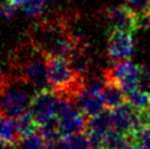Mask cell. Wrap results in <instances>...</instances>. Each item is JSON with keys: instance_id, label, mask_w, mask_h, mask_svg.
Segmentation results:
<instances>
[{"instance_id": "ac0fdd59", "label": "cell", "mask_w": 150, "mask_h": 149, "mask_svg": "<svg viewBox=\"0 0 150 149\" xmlns=\"http://www.w3.org/2000/svg\"><path fill=\"white\" fill-rule=\"evenodd\" d=\"M18 6L14 5L10 0H5V1L0 3V18L4 20H11L14 18L15 13H16Z\"/></svg>"}, {"instance_id": "7402d4cb", "label": "cell", "mask_w": 150, "mask_h": 149, "mask_svg": "<svg viewBox=\"0 0 150 149\" xmlns=\"http://www.w3.org/2000/svg\"><path fill=\"white\" fill-rule=\"evenodd\" d=\"M143 24H145L146 28H149V29H150V13H149V14L146 15V16H145V19L143 20Z\"/></svg>"}, {"instance_id": "d6986e66", "label": "cell", "mask_w": 150, "mask_h": 149, "mask_svg": "<svg viewBox=\"0 0 150 149\" xmlns=\"http://www.w3.org/2000/svg\"><path fill=\"white\" fill-rule=\"evenodd\" d=\"M89 144L92 149H104V137L105 133L99 132H86Z\"/></svg>"}, {"instance_id": "277c9868", "label": "cell", "mask_w": 150, "mask_h": 149, "mask_svg": "<svg viewBox=\"0 0 150 149\" xmlns=\"http://www.w3.org/2000/svg\"><path fill=\"white\" fill-rule=\"evenodd\" d=\"M56 101L57 97L52 89H44L34 94L30 112L39 126L56 118Z\"/></svg>"}, {"instance_id": "3957f363", "label": "cell", "mask_w": 150, "mask_h": 149, "mask_svg": "<svg viewBox=\"0 0 150 149\" xmlns=\"http://www.w3.org/2000/svg\"><path fill=\"white\" fill-rule=\"evenodd\" d=\"M134 52L133 33L123 29H110L107 46V56L110 61L129 60Z\"/></svg>"}, {"instance_id": "ffe728a7", "label": "cell", "mask_w": 150, "mask_h": 149, "mask_svg": "<svg viewBox=\"0 0 150 149\" xmlns=\"http://www.w3.org/2000/svg\"><path fill=\"white\" fill-rule=\"evenodd\" d=\"M138 140L140 144L150 148V122L143 127V129L140 131V133H139Z\"/></svg>"}, {"instance_id": "7c38bea8", "label": "cell", "mask_w": 150, "mask_h": 149, "mask_svg": "<svg viewBox=\"0 0 150 149\" xmlns=\"http://www.w3.org/2000/svg\"><path fill=\"white\" fill-rule=\"evenodd\" d=\"M37 133L44 138V139L50 143V142H60L62 139V134L60 131V124H58V119L53 118L46 123L39 126Z\"/></svg>"}, {"instance_id": "ba28073f", "label": "cell", "mask_w": 150, "mask_h": 149, "mask_svg": "<svg viewBox=\"0 0 150 149\" xmlns=\"http://www.w3.org/2000/svg\"><path fill=\"white\" fill-rule=\"evenodd\" d=\"M103 96L105 101V107L108 109H113L118 106L125 103V93L123 92L120 87H118L117 84L112 82L104 81Z\"/></svg>"}, {"instance_id": "9a60e30c", "label": "cell", "mask_w": 150, "mask_h": 149, "mask_svg": "<svg viewBox=\"0 0 150 149\" xmlns=\"http://www.w3.org/2000/svg\"><path fill=\"white\" fill-rule=\"evenodd\" d=\"M15 144L18 149H45L47 142L36 132L30 136L20 138Z\"/></svg>"}, {"instance_id": "8fae6325", "label": "cell", "mask_w": 150, "mask_h": 149, "mask_svg": "<svg viewBox=\"0 0 150 149\" xmlns=\"http://www.w3.org/2000/svg\"><path fill=\"white\" fill-rule=\"evenodd\" d=\"M125 103L134 109L146 111L150 107V93L139 87L129 93H125Z\"/></svg>"}, {"instance_id": "e0dca14e", "label": "cell", "mask_w": 150, "mask_h": 149, "mask_svg": "<svg viewBox=\"0 0 150 149\" xmlns=\"http://www.w3.org/2000/svg\"><path fill=\"white\" fill-rule=\"evenodd\" d=\"M125 5L130 8L142 20L150 13V0H125Z\"/></svg>"}, {"instance_id": "30bf717a", "label": "cell", "mask_w": 150, "mask_h": 149, "mask_svg": "<svg viewBox=\"0 0 150 149\" xmlns=\"http://www.w3.org/2000/svg\"><path fill=\"white\" fill-rule=\"evenodd\" d=\"M15 119H16L15 121V124H16V132H18L19 139L37 132L39 124H37V122L35 121L34 116L30 111L25 112V113L19 116L18 118H15Z\"/></svg>"}, {"instance_id": "8992f818", "label": "cell", "mask_w": 150, "mask_h": 149, "mask_svg": "<svg viewBox=\"0 0 150 149\" xmlns=\"http://www.w3.org/2000/svg\"><path fill=\"white\" fill-rule=\"evenodd\" d=\"M88 45H79L77 44V47L72 52V55L68 57V61L71 63V67L78 76L86 77L89 71L91 58L87 54Z\"/></svg>"}, {"instance_id": "7a4b0ae2", "label": "cell", "mask_w": 150, "mask_h": 149, "mask_svg": "<svg viewBox=\"0 0 150 149\" xmlns=\"http://www.w3.org/2000/svg\"><path fill=\"white\" fill-rule=\"evenodd\" d=\"M31 99L29 93L23 88L11 87L10 82L0 93V111L11 118H18L30 109Z\"/></svg>"}, {"instance_id": "44dd1931", "label": "cell", "mask_w": 150, "mask_h": 149, "mask_svg": "<svg viewBox=\"0 0 150 149\" xmlns=\"http://www.w3.org/2000/svg\"><path fill=\"white\" fill-rule=\"evenodd\" d=\"M45 149H63V148H62L60 142H50L46 144Z\"/></svg>"}, {"instance_id": "5bb4252c", "label": "cell", "mask_w": 150, "mask_h": 149, "mask_svg": "<svg viewBox=\"0 0 150 149\" xmlns=\"http://www.w3.org/2000/svg\"><path fill=\"white\" fill-rule=\"evenodd\" d=\"M129 145L127 136L114 128L109 129L104 137V149H125Z\"/></svg>"}, {"instance_id": "6da1fadb", "label": "cell", "mask_w": 150, "mask_h": 149, "mask_svg": "<svg viewBox=\"0 0 150 149\" xmlns=\"http://www.w3.org/2000/svg\"><path fill=\"white\" fill-rule=\"evenodd\" d=\"M143 67L130 62L129 60L117 61L104 72V81H108L120 87L124 93H129L140 87Z\"/></svg>"}, {"instance_id": "4fadbf2b", "label": "cell", "mask_w": 150, "mask_h": 149, "mask_svg": "<svg viewBox=\"0 0 150 149\" xmlns=\"http://www.w3.org/2000/svg\"><path fill=\"white\" fill-rule=\"evenodd\" d=\"M60 143L63 149H92L89 144L88 137L84 132L62 137Z\"/></svg>"}, {"instance_id": "2e32d148", "label": "cell", "mask_w": 150, "mask_h": 149, "mask_svg": "<svg viewBox=\"0 0 150 149\" xmlns=\"http://www.w3.org/2000/svg\"><path fill=\"white\" fill-rule=\"evenodd\" d=\"M47 4V0H25L23 5V10L25 15L30 18H37L44 11V9Z\"/></svg>"}, {"instance_id": "5b68a950", "label": "cell", "mask_w": 150, "mask_h": 149, "mask_svg": "<svg viewBox=\"0 0 150 149\" xmlns=\"http://www.w3.org/2000/svg\"><path fill=\"white\" fill-rule=\"evenodd\" d=\"M105 19L110 29H123L128 31H137L143 25V20L127 5H113L107 8Z\"/></svg>"}, {"instance_id": "9c48e42d", "label": "cell", "mask_w": 150, "mask_h": 149, "mask_svg": "<svg viewBox=\"0 0 150 149\" xmlns=\"http://www.w3.org/2000/svg\"><path fill=\"white\" fill-rule=\"evenodd\" d=\"M13 119L14 118L6 116L0 111V139L8 143V144H15L19 140L16 124Z\"/></svg>"}, {"instance_id": "603a6c76", "label": "cell", "mask_w": 150, "mask_h": 149, "mask_svg": "<svg viewBox=\"0 0 150 149\" xmlns=\"http://www.w3.org/2000/svg\"><path fill=\"white\" fill-rule=\"evenodd\" d=\"M8 147H9L8 143H5L4 140L0 139V149H8Z\"/></svg>"}, {"instance_id": "52a82bcc", "label": "cell", "mask_w": 150, "mask_h": 149, "mask_svg": "<svg viewBox=\"0 0 150 149\" xmlns=\"http://www.w3.org/2000/svg\"><path fill=\"white\" fill-rule=\"evenodd\" d=\"M109 129H112L110 109L105 108V109H103V111L99 112V113H97V114H94L92 117H88V119H87V127H86V132L107 133Z\"/></svg>"}]
</instances>
